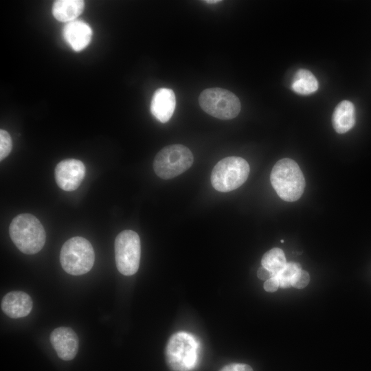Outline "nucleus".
Instances as JSON below:
<instances>
[{
	"mask_svg": "<svg viewBox=\"0 0 371 371\" xmlns=\"http://www.w3.org/2000/svg\"><path fill=\"white\" fill-rule=\"evenodd\" d=\"M257 276L259 279L266 281L270 279L271 278L275 276V275L272 272H271L270 271H269L268 269H267L266 268L262 266L258 269Z\"/></svg>",
	"mask_w": 371,
	"mask_h": 371,
	"instance_id": "nucleus-23",
	"label": "nucleus"
},
{
	"mask_svg": "<svg viewBox=\"0 0 371 371\" xmlns=\"http://www.w3.org/2000/svg\"><path fill=\"white\" fill-rule=\"evenodd\" d=\"M356 113L354 104L348 100H343L335 107L332 116L335 131L340 134L350 131L355 124Z\"/></svg>",
	"mask_w": 371,
	"mask_h": 371,
	"instance_id": "nucleus-14",
	"label": "nucleus"
},
{
	"mask_svg": "<svg viewBox=\"0 0 371 371\" xmlns=\"http://www.w3.org/2000/svg\"><path fill=\"white\" fill-rule=\"evenodd\" d=\"M300 269H302V267L299 263L295 262H286L283 269L275 276L278 280L280 287L287 289L292 286V280Z\"/></svg>",
	"mask_w": 371,
	"mask_h": 371,
	"instance_id": "nucleus-18",
	"label": "nucleus"
},
{
	"mask_svg": "<svg viewBox=\"0 0 371 371\" xmlns=\"http://www.w3.org/2000/svg\"><path fill=\"white\" fill-rule=\"evenodd\" d=\"M270 181L279 197L288 202L298 200L306 185L298 164L289 158H284L276 162L271 170Z\"/></svg>",
	"mask_w": 371,
	"mask_h": 371,
	"instance_id": "nucleus-1",
	"label": "nucleus"
},
{
	"mask_svg": "<svg viewBox=\"0 0 371 371\" xmlns=\"http://www.w3.org/2000/svg\"><path fill=\"white\" fill-rule=\"evenodd\" d=\"M95 253L91 244L83 237L76 236L63 245L60 262L69 274L80 276L89 272L93 266Z\"/></svg>",
	"mask_w": 371,
	"mask_h": 371,
	"instance_id": "nucleus-4",
	"label": "nucleus"
},
{
	"mask_svg": "<svg viewBox=\"0 0 371 371\" xmlns=\"http://www.w3.org/2000/svg\"><path fill=\"white\" fill-rule=\"evenodd\" d=\"M12 148V139L5 130H0V160L4 159L11 152Z\"/></svg>",
	"mask_w": 371,
	"mask_h": 371,
	"instance_id": "nucleus-19",
	"label": "nucleus"
},
{
	"mask_svg": "<svg viewBox=\"0 0 371 371\" xmlns=\"http://www.w3.org/2000/svg\"><path fill=\"white\" fill-rule=\"evenodd\" d=\"M10 236L16 247L25 254H34L43 247L46 234L39 220L28 213L15 216L9 227Z\"/></svg>",
	"mask_w": 371,
	"mask_h": 371,
	"instance_id": "nucleus-2",
	"label": "nucleus"
},
{
	"mask_svg": "<svg viewBox=\"0 0 371 371\" xmlns=\"http://www.w3.org/2000/svg\"><path fill=\"white\" fill-rule=\"evenodd\" d=\"M199 344L194 337L179 332L169 339L166 348V361L172 371H191L198 363Z\"/></svg>",
	"mask_w": 371,
	"mask_h": 371,
	"instance_id": "nucleus-3",
	"label": "nucleus"
},
{
	"mask_svg": "<svg viewBox=\"0 0 371 371\" xmlns=\"http://www.w3.org/2000/svg\"><path fill=\"white\" fill-rule=\"evenodd\" d=\"M264 289L267 292H275L280 287L279 282L276 276H273L266 280L264 283Z\"/></svg>",
	"mask_w": 371,
	"mask_h": 371,
	"instance_id": "nucleus-22",
	"label": "nucleus"
},
{
	"mask_svg": "<svg viewBox=\"0 0 371 371\" xmlns=\"http://www.w3.org/2000/svg\"><path fill=\"white\" fill-rule=\"evenodd\" d=\"M84 164L76 159H66L56 166L54 176L59 188L65 191L77 189L85 176Z\"/></svg>",
	"mask_w": 371,
	"mask_h": 371,
	"instance_id": "nucleus-9",
	"label": "nucleus"
},
{
	"mask_svg": "<svg viewBox=\"0 0 371 371\" xmlns=\"http://www.w3.org/2000/svg\"><path fill=\"white\" fill-rule=\"evenodd\" d=\"M291 87L297 94L310 95L318 89L319 83L310 71L300 69L295 73Z\"/></svg>",
	"mask_w": 371,
	"mask_h": 371,
	"instance_id": "nucleus-16",
	"label": "nucleus"
},
{
	"mask_svg": "<svg viewBox=\"0 0 371 371\" xmlns=\"http://www.w3.org/2000/svg\"><path fill=\"white\" fill-rule=\"evenodd\" d=\"M176 106L174 91L168 88H159L153 95L150 112L160 122L166 123L172 116Z\"/></svg>",
	"mask_w": 371,
	"mask_h": 371,
	"instance_id": "nucleus-12",
	"label": "nucleus"
},
{
	"mask_svg": "<svg viewBox=\"0 0 371 371\" xmlns=\"http://www.w3.org/2000/svg\"><path fill=\"white\" fill-rule=\"evenodd\" d=\"M262 266L276 276L286 264L284 251L278 247L267 251L261 260Z\"/></svg>",
	"mask_w": 371,
	"mask_h": 371,
	"instance_id": "nucleus-17",
	"label": "nucleus"
},
{
	"mask_svg": "<svg viewBox=\"0 0 371 371\" xmlns=\"http://www.w3.org/2000/svg\"><path fill=\"white\" fill-rule=\"evenodd\" d=\"M280 242H281V243H283V242H284V240H281V241H280Z\"/></svg>",
	"mask_w": 371,
	"mask_h": 371,
	"instance_id": "nucleus-25",
	"label": "nucleus"
},
{
	"mask_svg": "<svg viewBox=\"0 0 371 371\" xmlns=\"http://www.w3.org/2000/svg\"><path fill=\"white\" fill-rule=\"evenodd\" d=\"M221 1H219V0H207V1H203V2H205L207 3H210V4H214V3H219L221 2Z\"/></svg>",
	"mask_w": 371,
	"mask_h": 371,
	"instance_id": "nucleus-24",
	"label": "nucleus"
},
{
	"mask_svg": "<svg viewBox=\"0 0 371 371\" xmlns=\"http://www.w3.org/2000/svg\"><path fill=\"white\" fill-rule=\"evenodd\" d=\"M50 341L58 356L63 360L73 359L78 351L79 339L71 328H55L50 335Z\"/></svg>",
	"mask_w": 371,
	"mask_h": 371,
	"instance_id": "nucleus-10",
	"label": "nucleus"
},
{
	"mask_svg": "<svg viewBox=\"0 0 371 371\" xmlns=\"http://www.w3.org/2000/svg\"><path fill=\"white\" fill-rule=\"evenodd\" d=\"M310 281V276L308 272L300 269L293 277L291 286L296 289H303L307 286Z\"/></svg>",
	"mask_w": 371,
	"mask_h": 371,
	"instance_id": "nucleus-20",
	"label": "nucleus"
},
{
	"mask_svg": "<svg viewBox=\"0 0 371 371\" xmlns=\"http://www.w3.org/2000/svg\"><path fill=\"white\" fill-rule=\"evenodd\" d=\"M85 2L82 0H57L52 5V14L58 21L69 23L76 20L83 12Z\"/></svg>",
	"mask_w": 371,
	"mask_h": 371,
	"instance_id": "nucleus-15",
	"label": "nucleus"
},
{
	"mask_svg": "<svg viewBox=\"0 0 371 371\" xmlns=\"http://www.w3.org/2000/svg\"><path fill=\"white\" fill-rule=\"evenodd\" d=\"M199 103L205 113L221 120L236 117L241 106L234 93L219 87L204 89L199 97Z\"/></svg>",
	"mask_w": 371,
	"mask_h": 371,
	"instance_id": "nucleus-7",
	"label": "nucleus"
},
{
	"mask_svg": "<svg viewBox=\"0 0 371 371\" xmlns=\"http://www.w3.org/2000/svg\"><path fill=\"white\" fill-rule=\"evenodd\" d=\"M219 371H254L252 368L245 363H233L223 366Z\"/></svg>",
	"mask_w": 371,
	"mask_h": 371,
	"instance_id": "nucleus-21",
	"label": "nucleus"
},
{
	"mask_svg": "<svg viewBox=\"0 0 371 371\" xmlns=\"http://www.w3.org/2000/svg\"><path fill=\"white\" fill-rule=\"evenodd\" d=\"M114 249L117 270L124 276L135 274L139 269L141 256L139 235L130 229L121 232L115 238Z\"/></svg>",
	"mask_w": 371,
	"mask_h": 371,
	"instance_id": "nucleus-8",
	"label": "nucleus"
},
{
	"mask_svg": "<svg viewBox=\"0 0 371 371\" xmlns=\"http://www.w3.org/2000/svg\"><path fill=\"white\" fill-rule=\"evenodd\" d=\"M33 306L30 296L23 291H10L2 299L1 307L3 313L14 319L27 316Z\"/></svg>",
	"mask_w": 371,
	"mask_h": 371,
	"instance_id": "nucleus-13",
	"label": "nucleus"
},
{
	"mask_svg": "<svg viewBox=\"0 0 371 371\" xmlns=\"http://www.w3.org/2000/svg\"><path fill=\"white\" fill-rule=\"evenodd\" d=\"M247 161L240 157H227L220 160L211 174L213 188L227 192L239 188L247 180L249 173Z\"/></svg>",
	"mask_w": 371,
	"mask_h": 371,
	"instance_id": "nucleus-5",
	"label": "nucleus"
},
{
	"mask_svg": "<svg viewBox=\"0 0 371 371\" xmlns=\"http://www.w3.org/2000/svg\"><path fill=\"white\" fill-rule=\"evenodd\" d=\"M193 161V155L188 147L182 144H172L157 153L153 166L159 177L170 179L189 169Z\"/></svg>",
	"mask_w": 371,
	"mask_h": 371,
	"instance_id": "nucleus-6",
	"label": "nucleus"
},
{
	"mask_svg": "<svg viewBox=\"0 0 371 371\" xmlns=\"http://www.w3.org/2000/svg\"><path fill=\"white\" fill-rule=\"evenodd\" d=\"M92 29L82 20H74L67 23L63 28V37L75 52L85 49L92 38Z\"/></svg>",
	"mask_w": 371,
	"mask_h": 371,
	"instance_id": "nucleus-11",
	"label": "nucleus"
}]
</instances>
